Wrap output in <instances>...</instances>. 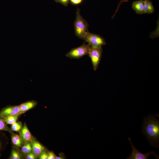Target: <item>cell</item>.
I'll use <instances>...</instances> for the list:
<instances>
[{
	"instance_id": "10",
	"label": "cell",
	"mask_w": 159,
	"mask_h": 159,
	"mask_svg": "<svg viewBox=\"0 0 159 159\" xmlns=\"http://www.w3.org/2000/svg\"><path fill=\"white\" fill-rule=\"evenodd\" d=\"M35 101H29L19 105L21 112L22 114L34 107L37 104Z\"/></svg>"
},
{
	"instance_id": "8",
	"label": "cell",
	"mask_w": 159,
	"mask_h": 159,
	"mask_svg": "<svg viewBox=\"0 0 159 159\" xmlns=\"http://www.w3.org/2000/svg\"><path fill=\"white\" fill-rule=\"evenodd\" d=\"M19 132V135L25 142H29L31 143L34 139L25 123H24Z\"/></svg>"
},
{
	"instance_id": "14",
	"label": "cell",
	"mask_w": 159,
	"mask_h": 159,
	"mask_svg": "<svg viewBox=\"0 0 159 159\" xmlns=\"http://www.w3.org/2000/svg\"><path fill=\"white\" fill-rule=\"evenodd\" d=\"M21 147V151L24 154H26L32 152V144L30 142H25L24 144Z\"/></svg>"
},
{
	"instance_id": "15",
	"label": "cell",
	"mask_w": 159,
	"mask_h": 159,
	"mask_svg": "<svg viewBox=\"0 0 159 159\" xmlns=\"http://www.w3.org/2000/svg\"><path fill=\"white\" fill-rule=\"evenodd\" d=\"M19 115L8 116L3 118L6 124L12 125L16 122L18 119Z\"/></svg>"
},
{
	"instance_id": "20",
	"label": "cell",
	"mask_w": 159,
	"mask_h": 159,
	"mask_svg": "<svg viewBox=\"0 0 159 159\" xmlns=\"http://www.w3.org/2000/svg\"><path fill=\"white\" fill-rule=\"evenodd\" d=\"M55 1L58 3H59L63 5L67 6L69 3V0H54Z\"/></svg>"
},
{
	"instance_id": "13",
	"label": "cell",
	"mask_w": 159,
	"mask_h": 159,
	"mask_svg": "<svg viewBox=\"0 0 159 159\" xmlns=\"http://www.w3.org/2000/svg\"><path fill=\"white\" fill-rule=\"evenodd\" d=\"M144 13L150 14L153 13L155 10L154 7L150 0H143Z\"/></svg>"
},
{
	"instance_id": "4",
	"label": "cell",
	"mask_w": 159,
	"mask_h": 159,
	"mask_svg": "<svg viewBox=\"0 0 159 159\" xmlns=\"http://www.w3.org/2000/svg\"><path fill=\"white\" fill-rule=\"evenodd\" d=\"M90 46L93 47H100L106 44L105 39L100 35L89 32L83 39Z\"/></svg>"
},
{
	"instance_id": "16",
	"label": "cell",
	"mask_w": 159,
	"mask_h": 159,
	"mask_svg": "<svg viewBox=\"0 0 159 159\" xmlns=\"http://www.w3.org/2000/svg\"><path fill=\"white\" fill-rule=\"evenodd\" d=\"M22 157L19 152L15 148H13L9 158L10 159H21Z\"/></svg>"
},
{
	"instance_id": "1",
	"label": "cell",
	"mask_w": 159,
	"mask_h": 159,
	"mask_svg": "<svg viewBox=\"0 0 159 159\" xmlns=\"http://www.w3.org/2000/svg\"><path fill=\"white\" fill-rule=\"evenodd\" d=\"M159 114L148 115L143 119L142 132L150 145L155 148H159V120L155 117Z\"/></svg>"
},
{
	"instance_id": "23",
	"label": "cell",
	"mask_w": 159,
	"mask_h": 159,
	"mask_svg": "<svg viewBox=\"0 0 159 159\" xmlns=\"http://www.w3.org/2000/svg\"><path fill=\"white\" fill-rule=\"evenodd\" d=\"M48 153V159H55L56 157L54 154L52 152H49Z\"/></svg>"
},
{
	"instance_id": "11",
	"label": "cell",
	"mask_w": 159,
	"mask_h": 159,
	"mask_svg": "<svg viewBox=\"0 0 159 159\" xmlns=\"http://www.w3.org/2000/svg\"><path fill=\"white\" fill-rule=\"evenodd\" d=\"M133 9L138 14H145L143 0H139L133 1L132 4Z\"/></svg>"
},
{
	"instance_id": "25",
	"label": "cell",
	"mask_w": 159,
	"mask_h": 159,
	"mask_svg": "<svg viewBox=\"0 0 159 159\" xmlns=\"http://www.w3.org/2000/svg\"><path fill=\"white\" fill-rule=\"evenodd\" d=\"M63 158L61 157H57L56 158V159H63Z\"/></svg>"
},
{
	"instance_id": "6",
	"label": "cell",
	"mask_w": 159,
	"mask_h": 159,
	"mask_svg": "<svg viewBox=\"0 0 159 159\" xmlns=\"http://www.w3.org/2000/svg\"><path fill=\"white\" fill-rule=\"evenodd\" d=\"M128 139L131 145L132 151L130 155L127 158V159H147L148 156L151 154H153L156 159H159V155L155 153L153 151L144 154L141 153L133 145L131 138H129Z\"/></svg>"
},
{
	"instance_id": "3",
	"label": "cell",
	"mask_w": 159,
	"mask_h": 159,
	"mask_svg": "<svg viewBox=\"0 0 159 159\" xmlns=\"http://www.w3.org/2000/svg\"><path fill=\"white\" fill-rule=\"evenodd\" d=\"M90 48V45L84 42L80 46L72 49L66 54V56L70 59H79L88 55Z\"/></svg>"
},
{
	"instance_id": "2",
	"label": "cell",
	"mask_w": 159,
	"mask_h": 159,
	"mask_svg": "<svg viewBox=\"0 0 159 159\" xmlns=\"http://www.w3.org/2000/svg\"><path fill=\"white\" fill-rule=\"evenodd\" d=\"M80 10L77 8L76 12V19L74 22V31L76 35L83 39L89 32V24L87 21L81 16Z\"/></svg>"
},
{
	"instance_id": "17",
	"label": "cell",
	"mask_w": 159,
	"mask_h": 159,
	"mask_svg": "<svg viewBox=\"0 0 159 159\" xmlns=\"http://www.w3.org/2000/svg\"><path fill=\"white\" fill-rule=\"evenodd\" d=\"M4 121L3 118H0V131H4L8 132L11 134L13 133V131L7 125Z\"/></svg>"
},
{
	"instance_id": "19",
	"label": "cell",
	"mask_w": 159,
	"mask_h": 159,
	"mask_svg": "<svg viewBox=\"0 0 159 159\" xmlns=\"http://www.w3.org/2000/svg\"><path fill=\"white\" fill-rule=\"evenodd\" d=\"M26 155V158L27 159H36L37 158V157L32 152H29Z\"/></svg>"
},
{
	"instance_id": "5",
	"label": "cell",
	"mask_w": 159,
	"mask_h": 159,
	"mask_svg": "<svg viewBox=\"0 0 159 159\" xmlns=\"http://www.w3.org/2000/svg\"><path fill=\"white\" fill-rule=\"evenodd\" d=\"M102 52V47H95L90 46L88 55L91 59L93 69L94 71H96L98 68L101 59Z\"/></svg>"
},
{
	"instance_id": "12",
	"label": "cell",
	"mask_w": 159,
	"mask_h": 159,
	"mask_svg": "<svg viewBox=\"0 0 159 159\" xmlns=\"http://www.w3.org/2000/svg\"><path fill=\"white\" fill-rule=\"evenodd\" d=\"M11 134L12 143L17 147H21L25 142L21 137L19 135L15 134L14 133H11Z\"/></svg>"
},
{
	"instance_id": "9",
	"label": "cell",
	"mask_w": 159,
	"mask_h": 159,
	"mask_svg": "<svg viewBox=\"0 0 159 159\" xmlns=\"http://www.w3.org/2000/svg\"><path fill=\"white\" fill-rule=\"evenodd\" d=\"M32 152L37 157L45 151L44 147L38 141L34 139L31 142Z\"/></svg>"
},
{
	"instance_id": "22",
	"label": "cell",
	"mask_w": 159,
	"mask_h": 159,
	"mask_svg": "<svg viewBox=\"0 0 159 159\" xmlns=\"http://www.w3.org/2000/svg\"><path fill=\"white\" fill-rule=\"evenodd\" d=\"M39 157L40 159H47L48 158V153L45 151L43 152Z\"/></svg>"
},
{
	"instance_id": "24",
	"label": "cell",
	"mask_w": 159,
	"mask_h": 159,
	"mask_svg": "<svg viewBox=\"0 0 159 159\" xmlns=\"http://www.w3.org/2000/svg\"><path fill=\"white\" fill-rule=\"evenodd\" d=\"M2 145L1 141L0 140V151L2 148Z\"/></svg>"
},
{
	"instance_id": "21",
	"label": "cell",
	"mask_w": 159,
	"mask_h": 159,
	"mask_svg": "<svg viewBox=\"0 0 159 159\" xmlns=\"http://www.w3.org/2000/svg\"><path fill=\"white\" fill-rule=\"evenodd\" d=\"M83 0H69L70 3L73 5H77L82 3Z\"/></svg>"
},
{
	"instance_id": "7",
	"label": "cell",
	"mask_w": 159,
	"mask_h": 159,
	"mask_svg": "<svg viewBox=\"0 0 159 159\" xmlns=\"http://www.w3.org/2000/svg\"><path fill=\"white\" fill-rule=\"evenodd\" d=\"M21 114L19 105L8 106L2 108L0 111V118H4L8 116L20 115Z\"/></svg>"
},
{
	"instance_id": "18",
	"label": "cell",
	"mask_w": 159,
	"mask_h": 159,
	"mask_svg": "<svg viewBox=\"0 0 159 159\" xmlns=\"http://www.w3.org/2000/svg\"><path fill=\"white\" fill-rule=\"evenodd\" d=\"M23 126L21 122H16L11 125V129L12 131L19 132L22 128Z\"/></svg>"
}]
</instances>
